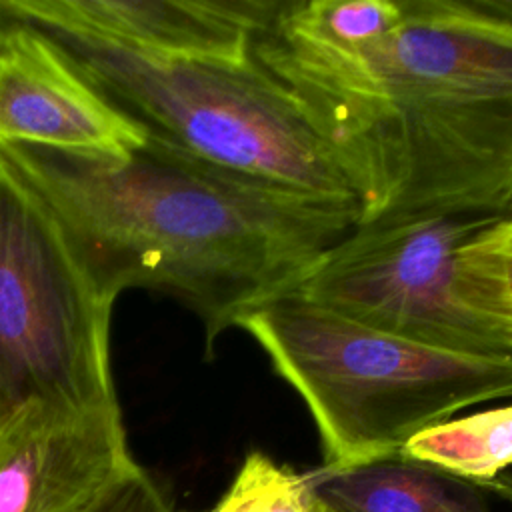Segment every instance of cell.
<instances>
[{"instance_id": "obj_1", "label": "cell", "mask_w": 512, "mask_h": 512, "mask_svg": "<svg viewBox=\"0 0 512 512\" xmlns=\"http://www.w3.org/2000/svg\"><path fill=\"white\" fill-rule=\"evenodd\" d=\"M252 58L310 120L360 222L512 206V28L464 0H400L380 34L342 42L276 2Z\"/></svg>"}, {"instance_id": "obj_2", "label": "cell", "mask_w": 512, "mask_h": 512, "mask_svg": "<svg viewBox=\"0 0 512 512\" xmlns=\"http://www.w3.org/2000/svg\"><path fill=\"white\" fill-rule=\"evenodd\" d=\"M0 162L46 202L110 298L130 288L174 298L202 322L206 356L360 222L356 204L264 184L148 136L124 156L0 144Z\"/></svg>"}, {"instance_id": "obj_3", "label": "cell", "mask_w": 512, "mask_h": 512, "mask_svg": "<svg viewBox=\"0 0 512 512\" xmlns=\"http://www.w3.org/2000/svg\"><path fill=\"white\" fill-rule=\"evenodd\" d=\"M302 398L328 468L400 452L456 412L512 398V358L470 356L404 340L338 316L298 292L240 326Z\"/></svg>"}, {"instance_id": "obj_4", "label": "cell", "mask_w": 512, "mask_h": 512, "mask_svg": "<svg viewBox=\"0 0 512 512\" xmlns=\"http://www.w3.org/2000/svg\"><path fill=\"white\" fill-rule=\"evenodd\" d=\"M40 30L148 138L264 184L358 206L296 100L254 58H160L80 32Z\"/></svg>"}, {"instance_id": "obj_5", "label": "cell", "mask_w": 512, "mask_h": 512, "mask_svg": "<svg viewBox=\"0 0 512 512\" xmlns=\"http://www.w3.org/2000/svg\"><path fill=\"white\" fill-rule=\"evenodd\" d=\"M114 302L46 202L0 162V420L28 402L118 406Z\"/></svg>"}, {"instance_id": "obj_6", "label": "cell", "mask_w": 512, "mask_h": 512, "mask_svg": "<svg viewBox=\"0 0 512 512\" xmlns=\"http://www.w3.org/2000/svg\"><path fill=\"white\" fill-rule=\"evenodd\" d=\"M498 216L430 212L358 224L322 254L294 292L404 340L512 358V342L472 302L460 270L462 246Z\"/></svg>"}, {"instance_id": "obj_7", "label": "cell", "mask_w": 512, "mask_h": 512, "mask_svg": "<svg viewBox=\"0 0 512 512\" xmlns=\"http://www.w3.org/2000/svg\"><path fill=\"white\" fill-rule=\"evenodd\" d=\"M138 468L120 404L28 402L0 420V512H88Z\"/></svg>"}, {"instance_id": "obj_8", "label": "cell", "mask_w": 512, "mask_h": 512, "mask_svg": "<svg viewBox=\"0 0 512 512\" xmlns=\"http://www.w3.org/2000/svg\"><path fill=\"white\" fill-rule=\"evenodd\" d=\"M144 140L40 28L0 8V144L124 156Z\"/></svg>"}, {"instance_id": "obj_9", "label": "cell", "mask_w": 512, "mask_h": 512, "mask_svg": "<svg viewBox=\"0 0 512 512\" xmlns=\"http://www.w3.org/2000/svg\"><path fill=\"white\" fill-rule=\"evenodd\" d=\"M0 8L148 56L244 62L276 0H0Z\"/></svg>"}, {"instance_id": "obj_10", "label": "cell", "mask_w": 512, "mask_h": 512, "mask_svg": "<svg viewBox=\"0 0 512 512\" xmlns=\"http://www.w3.org/2000/svg\"><path fill=\"white\" fill-rule=\"evenodd\" d=\"M306 476L332 512H490L480 484L400 452Z\"/></svg>"}, {"instance_id": "obj_11", "label": "cell", "mask_w": 512, "mask_h": 512, "mask_svg": "<svg viewBox=\"0 0 512 512\" xmlns=\"http://www.w3.org/2000/svg\"><path fill=\"white\" fill-rule=\"evenodd\" d=\"M400 454L464 480L490 482L512 470V404L426 428Z\"/></svg>"}, {"instance_id": "obj_12", "label": "cell", "mask_w": 512, "mask_h": 512, "mask_svg": "<svg viewBox=\"0 0 512 512\" xmlns=\"http://www.w3.org/2000/svg\"><path fill=\"white\" fill-rule=\"evenodd\" d=\"M208 512H332V508L314 490L306 472L252 450Z\"/></svg>"}, {"instance_id": "obj_13", "label": "cell", "mask_w": 512, "mask_h": 512, "mask_svg": "<svg viewBox=\"0 0 512 512\" xmlns=\"http://www.w3.org/2000/svg\"><path fill=\"white\" fill-rule=\"evenodd\" d=\"M460 270L472 302L512 342V212L462 246Z\"/></svg>"}, {"instance_id": "obj_14", "label": "cell", "mask_w": 512, "mask_h": 512, "mask_svg": "<svg viewBox=\"0 0 512 512\" xmlns=\"http://www.w3.org/2000/svg\"><path fill=\"white\" fill-rule=\"evenodd\" d=\"M88 512H180L154 478L140 466Z\"/></svg>"}, {"instance_id": "obj_15", "label": "cell", "mask_w": 512, "mask_h": 512, "mask_svg": "<svg viewBox=\"0 0 512 512\" xmlns=\"http://www.w3.org/2000/svg\"><path fill=\"white\" fill-rule=\"evenodd\" d=\"M472 10L512 28V0H464Z\"/></svg>"}, {"instance_id": "obj_16", "label": "cell", "mask_w": 512, "mask_h": 512, "mask_svg": "<svg viewBox=\"0 0 512 512\" xmlns=\"http://www.w3.org/2000/svg\"><path fill=\"white\" fill-rule=\"evenodd\" d=\"M478 484V482H476ZM480 488L484 492H492L498 498H502L506 504L512 506V470L502 472L498 478L490 480V482H480Z\"/></svg>"}, {"instance_id": "obj_17", "label": "cell", "mask_w": 512, "mask_h": 512, "mask_svg": "<svg viewBox=\"0 0 512 512\" xmlns=\"http://www.w3.org/2000/svg\"><path fill=\"white\" fill-rule=\"evenodd\" d=\"M510 212H512V206H510Z\"/></svg>"}]
</instances>
